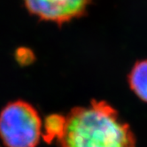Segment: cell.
<instances>
[{
  "label": "cell",
  "instance_id": "obj_1",
  "mask_svg": "<svg viewBox=\"0 0 147 147\" xmlns=\"http://www.w3.org/2000/svg\"><path fill=\"white\" fill-rule=\"evenodd\" d=\"M45 129L44 138L60 147H136L130 127L106 101L93 100L67 115L51 114Z\"/></svg>",
  "mask_w": 147,
  "mask_h": 147
},
{
  "label": "cell",
  "instance_id": "obj_2",
  "mask_svg": "<svg viewBox=\"0 0 147 147\" xmlns=\"http://www.w3.org/2000/svg\"><path fill=\"white\" fill-rule=\"evenodd\" d=\"M42 128L38 112L26 101L9 103L0 113V138L6 147H36Z\"/></svg>",
  "mask_w": 147,
  "mask_h": 147
},
{
  "label": "cell",
  "instance_id": "obj_3",
  "mask_svg": "<svg viewBox=\"0 0 147 147\" xmlns=\"http://www.w3.org/2000/svg\"><path fill=\"white\" fill-rule=\"evenodd\" d=\"M90 0H24L28 12L38 19L63 24L85 13Z\"/></svg>",
  "mask_w": 147,
  "mask_h": 147
},
{
  "label": "cell",
  "instance_id": "obj_4",
  "mask_svg": "<svg viewBox=\"0 0 147 147\" xmlns=\"http://www.w3.org/2000/svg\"><path fill=\"white\" fill-rule=\"evenodd\" d=\"M129 83L136 95L147 102V59L134 65L129 76Z\"/></svg>",
  "mask_w": 147,
  "mask_h": 147
}]
</instances>
